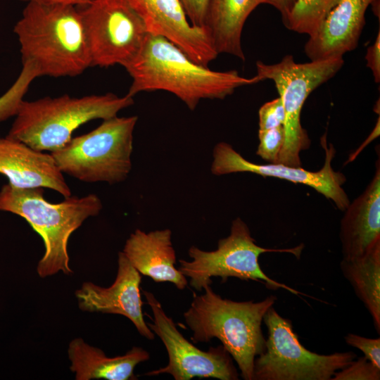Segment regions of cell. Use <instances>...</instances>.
<instances>
[{
	"label": "cell",
	"instance_id": "6da1fadb",
	"mask_svg": "<svg viewBox=\"0 0 380 380\" xmlns=\"http://www.w3.org/2000/svg\"><path fill=\"white\" fill-rule=\"evenodd\" d=\"M132 78L127 95L162 90L175 94L194 110L202 99H224L241 87L261 82L235 70L216 71L190 58L174 44L148 34L136 57L125 67Z\"/></svg>",
	"mask_w": 380,
	"mask_h": 380
},
{
	"label": "cell",
	"instance_id": "7a4b0ae2",
	"mask_svg": "<svg viewBox=\"0 0 380 380\" xmlns=\"http://www.w3.org/2000/svg\"><path fill=\"white\" fill-rule=\"evenodd\" d=\"M22 63L38 76L75 77L91 66L87 39L76 6L26 2L14 26Z\"/></svg>",
	"mask_w": 380,
	"mask_h": 380
},
{
	"label": "cell",
	"instance_id": "3957f363",
	"mask_svg": "<svg viewBox=\"0 0 380 380\" xmlns=\"http://www.w3.org/2000/svg\"><path fill=\"white\" fill-rule=\"evenodd\" d=\"M204 293L195 295L184 313L194 343L219 339L236 362L241 377L253 380L255 359L265 349L262 330L263 318L277 300L270 296L258 302H237L223 298L206 285Z\"/></svg>",
	"mask_w": 380,
	"mask_h": 380
},
{
	"label": "cell",
	"instance_id": "277c9868",
	"mask_svg": "<svg viewBox=\"0 0 380 380\" xmlns=\"http://www.w3.org/2000/svg\"><path fill=\"white\" fill-rule=\"evenodd\" d=\"M42 187L21 188L10 183L0 190V211L23 217L42 237L45 247L37 266L40 277L58 272L70 274L68 243L71 234L89 217L97 215L102 203L96 194L72 195L58 203L47 201Z\"/></svg>",
	"mask_w": 380,
	"mask_h": 380
},
{
	"label": "cell",
	"instance_id": "5b68a950",
	"mask_svg": "<svg viewBox=\"0 0 380 380\" xmlns=\"http://www.w3.org/2000/svg\"><path fill=\"white\" fill-rule=\"evenodd\" d=\"M133 104V97L112 93L23 100L6 137L37 151L52 152L64 146L82 125L92 120L113 118Z\"/></svg>",
	"mask_w": 380,
	"mask_h": 380
},
{
	"label": "cell",
	"instance_id": "8992f818",
	"mask_svg": "<svg viewBox=\"0 0 380 380\" xmlns=\"http://www.w3.org/2000/svg\"><path fill=\"white\" fill-rule=\"evenodd\" d=\"M137 116L103 120L92 131L74 137L51 155L62 173L84 182L113 184L131 169L133 132Z\"/></svg>",
	"mask_w": 380,
	"mask_h": 380
},
{
	"label": "cell",
	"instance_id": "52a82bcc",
	"mask_svg": "<svg viewBox=\"0 0 380 380\" xmlns=\"http://www.w3.org/2000/svg\"><path fill=\"white\" fill-rule=\"evenodd\" d=\"M303 245L289 248H267L258 246L248 225L239 217L233 220L229 235L219 240L217 248L205 251L196 246L189 248L191 261L179 260L180 272L189 278V284L197 291L212 284L211 277H220L222 282L229 277L261 282L272 290L282 289L296 295H305L292 287L275 281L267 275L259 263L265 253H287L299 258Z\"/></svg>",
	"mask_w": 380,
	"mask_h": 380
},
{
	"label": "cell",
	"instance_id": "ba28073f",
	"mask_svg": "<svg viewBox=\"0 0 380 380\" xmlns=\"http://www.w3.org/2000/svg\"><path fill=\"white\" fill-rule=\"evenodd\" d=\"M343 64V58L299 63L291 55L285 56L274 64L256 62V76L260 81L274 82L285 112L284 142L277 163L300 167V153L310 145L307 132L300 122L304 103L315 89L331 79Z\"/></svg>",
	"mask_w": 380,
	"mask_h": 380
},
{
	"label": "cell",
	"instance_id": "9c48e42d",
	"mask_svg": "<svg viewBox=\"0 0 380 380\" xmlns=\"http://www.w3.org/2000/svg\"><path fill=\"white\" fill-rule=\"evenodd\" d=\"M263 322L265 349L254 362L253 380H330L357 357L352 351L321 355L304 347L290 319L271 307Z\"/></svg>",
	"mask_w": 380,
	"mask_h": 380
},
{
	"label": "cell",
	"instance_id": "30bf717a",
	"mask_svg": "<svg viewBox=\"0 0 380 380\" xmlns=\"http://www.w3.org/2000/svg\"><path fill=\"white\" fill-rule=\"evenodd\" d=\"M83 23L91 66L127 65L148 34L127 0H91L76 6Z\"/></svg>",
	"mask_w": 380,
	"mask_h": 380
},
{
	"label": "cell",
	"instance_id": "8fae6325",
	"mask_svg": "<svg viewBox=\"0 0 380 380\" xmlns=\"http://www.w3.org/2000/svg\"><path fill=\"white\" fill-rule=\"evenodd\" d=\"M142 291L153 313V323L146 324L163 341L168 354L166 366L148 372L145 375L169 374L175 380H190L195 377L239 379L233 358L222 345L210 347L207 351L198 348L183 336L155 296L151 292Z\"/></svg>",
	"mask_w": 380,
	"mask_h": 380
},
{
	"label": "cell",
	"instance_id": "7c38bea8",
	"mask_svg": "<svg viewBox=\"0 0 380 380\" xmlns=\"http://www.w3.org/2000/svg\"><path fill=\"white\" fill-rule=\"evenodd\" d=\"M325 151L323 167L312 172L301 167H292L281 163L257 164L245 159L233 147L226 143H218L213 149L211 172L215 175L236 172H251L263 177H273L307 185L332 201L338 209L343 211L349 205V198L342 186L346 177L334 170L331 161L336 150L332 144L327 146L325 139H322Z\"/></svg>",
	"mask_w": 380,
	"mask_h": 380
},
{
	"label": "cell",
	"instance_id": "4fadbf2b",
	"mask_svg": "<svg viewBox=\"0 0 380 380\" xmlns=\"http://www.w3.org/2000/svg\"><path fill=\"white\" fill-rule=\"evenodd\" d=\"M149 34L165 38L205 66L218 53L203 28L193 25L179 0H127Z\"/></svg>",
	"mask_w": 380,
	"mask_h": 380
},
{
	"label": "cell",
	"instance_id": "5bb4252c",
	"mask_svg": "<svg viewBox=\"0 0 380 380\" xmlns=\"http://www.w3.org/2000/svg\"><path fill=\"white\" fill-rule=\"evenodd\" d=\"M115 279L108 287L84 282L75 291L78 306L82 311L120 315L129 319L138 332L148 340L154 333L146 323L142 312L141 274L131 265L122 252L118 253Z\"/></svg>",
	"mask_w": 380,
	"mask_h": 380
},
{
	"label": "cell",
	"instance_id": "9a60e30c",
	"mask_svg": "<svg viewBox=\"0 0 380 380\" xmlns=\"http://www.w3.org/2000/svg\"><path fill=\"white\" fill-rule=\"evenodd\" d=\"M376 0H339L304 46L310 61L343 58L356 49L367 8Z\"/></svg>",
	"mask_w": 380,
	"mask_h": 380
},
{
	"label": "cell",
	"instance_id": "2e32d148",
	"mask_svg": "<svg viewBox=\"0 0 380 380\" xmlns=\"http://www.w3.org/2000/svg\"><path fill=\"white\" fill-rule=\"evenodd\" d=\"M0 174L17 187L49 188L65 198L71 196L63 174L51 153L37 151L8 137L0 138Z\"/></svg>",
	"mask_w": 380,
	"mask_h": 380
},
{
	"label": "cell",
	"instance_id": "e0dca14e",
	"mask_svg": "<svg viewBox=\"0 0 380 380\" xmlns=\"http://www.w3.org/2000/svg\"><path fill=\"white\" fill-rule=\"evenodd\" d=\"M363 193L343 210L339 237L343 259L360 257L380 243V167Z\"/></svg>",
	"mask_w": 380,
	"mask_h": 380
},
{
	"label": "cell",
	"instance_id": "ac0fdd59",
	"mask_svg": "<svg viewBox=\"0 0 380 380\" xmlns=\"http://www.w3.org/2000/svg\"><path fill=\"white\" fill-rule=\"evenodd\" d=\"M171 235L169 229L149 232L136 229L127 239L122 253L141 274L155 282H170L183 290L188 281L175 267L176 255Z\"/></svg>",
	"mask_w": 380,
	"mask_h": 380
},
{
	"label": "cell",
	"instance_id": "d6986e66",
	"mask_svg": "<svg viewBox=\"0 0 380 380\" xmlns=\"http://www.w3.org/2000/svg\"><path fill=\"white\" fill-rule=\"evenodd\" d=\"M70 369L76 380L136 379V366L150 358L148 351L141 347H133L125 355L108 357L100 348L87 343L82 338L72 339L68 346Z\"/></svg>",
	"mask_w": 380,
	"mask_h": 380
},
{
	"label": "cell",
	"instance_id": "ffe728a7",
	"mask_svg": "<svg viewBox=\"0 0 380 380\" xmlns=\"http://www.w3.org/2000/svg\"><path fill=\"white\" fill-rule=\"evenodd\" d=\"M262 0H210L205 29L220 53L244 61L241 34L245 22Z\"/></svg>",
	"mask_w": 380,
	"mask_h": 380
},
{
	"label": "cell",
	"instance_id": "44dd1931",
	"mask_svg": "<svg viewBox=\"0 0 380 380\" xmlns=\"http://www.w3.org/2000/svg\"><path fill=\"white\" fill-rule=\"evenodd\" d=\"M343 277L370 314L380 333V243L366 254L340 263Z\"/></svg>",
	"mask_w": 380,
	"mask_h": 380
},
{
	"label": "cell",
	"instance_id": "7402d4cb",
	"mask_svg": "<svg viewBox=\"0 0 380 380\" xmlns=\"http://www.w3.org/2000/svg\"><path fill=\"white\" fill-rule=\"evenodd\" d=\"M339 0H296L290 12L282 20L293 32L313 35L321 27Z\"/></svg>",
	"mask_w": 380,
	"mask_h": 380
},
{
	"label": "cell",
	"instance_id": "603a6c76",
	"mask_svg": "<svg viewBox=\"0 0 380 380\" xmlns=\"http://www.w3.org/2000/svg\"><path fill=\"white\" fill-rule=\"evenodd\" d=\"M38 77L32 65L23 63L22 70L13 84L0 96V122L16 115L30 84Z\"/></svg>",
	"mask_w": 380,
	"mask_h": 380
},
{
	"label": "cell",
	"instance_id": "cb8c5ba5",
	"mask_svg": "<svg viewBox=\"0 0 380 380\" xmlns=\"http://www.w3.org/2000/svg\"><path fill=\"white\" fill-rule=\"evenodd\" d=\"M257 155L270 163H277L284 142V127L258 130Z\"/></svg>",
	"mask_w": 380,
	"mask_h": 380
},
{
	"label": "cell",
	"instance_id": "d4e9b609",
	"mask_svg": "<svg viewBox=\"0 0 380 380\" xmlns=\"http://www.w3.org/2000/svg\"><path fill=\"white\" fill-rule=\"evenodd\" d=\"M332 380H379L380 368L365 356L353 360L348 365L337 371Z\"/></svg>",
	"mask_w": 380,
	"mask_h": 380
},
{
	"label": "cell",
	"instance_id": "484cf974",
	"mask_svg": "<svg viewBox=\"0 0 380 380\" xmlns=\"http://www.w3.org/2000/svg\"><path fill=\"white\" fill-rule=\"evenodd\" d=\"M259 130L284 127L285 112L280 97L264 103L258 111Z\"/></svg>",
	"mask_w": 380,
	"mask_h": 380
},
{
	"label": "cell",
	"instance_id": "4316f807",
	"mask_svg": "<svg viewBox=\"0 0 380 380\" xmlns=\"http://www.w3.org/2000/svg\"><path fill=\"white\" fill-rule=\"evenodd\" d=\"M347 345L362 352L364 356L377 367L380 368V338L364 337L348 333L344 337Z\"/></svg>",
	"mask_w": 380,
	"mask_h": 380
},
{
	"label": "cell",
	"instance_id": "83f0119b",
	"mask_svg": "<svg viewBox=\"0 0 380 380\" xmlns=\"http://www.w3.org/2000/svg\"><path fill=\"white\" fill-rule=\"evenodd\" d=\"M190 23L205 29L210 0H179Z\"/></svg>",
	"mask_w": 380,
	"mask_h": 380
},
{
	"label": "cell",
	"instance_id": "f1b7e54d",
	"mask_svg": "<svg viewBox=\"0 0 380 380\" xmlns=\"http://www.w3.org/2000/svg\"><path fill=\"white\" fill-rule=\"evenodd\" d=\"M365 60L367 66L372 72L376 83L380 82V30L376 37L374 42L370 45L366 52Z\"/></svg>",
	"mask_w": 380,
	"mask_h": 380
},
{
	"label": "cell",
	"instance_id": "f546056e",
	"mask_svg": "<svg viewBox=\"0 0 380 380\" xmlns=\"http://www.w3.org/2000/svg\"><path fill=\"white\" fill-rule=\"evenodd\" d=\"M262 4H267L272 6L277 9L284 20L290 12L296 0H262Z\"/></svg>",
	"mask_w": 380,
	"mask_h": 380
},
{
	"label": "cell",
	"instance_id": "4dcf8cb0",
	"mask_svg": "<svg viewBox=\"0 0 380 380\" xmlns=\"http://www.w3.org/2000/svg\"><path fill=\"white\" fill-rule=\"evenodd\" d=\"M19 1H25V2H27L30 1H39V2L48 3V4H56L72 6H80L86 4L91 0H19Z\"/></svg>",
	"mask_w": 380,
	"mask_h": 380
}]
</instances>
